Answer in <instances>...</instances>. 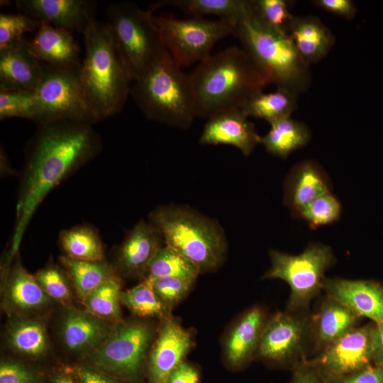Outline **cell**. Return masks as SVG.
Wrapping results in <instances>:
<instances>
[{
  "label": "cell",
  "mask_w": 383,
  "mask_h": 383,
  "mask_svg": "<svg viewBox=\"0 0 383 383\" xmlns=\"http://www.w3.org/2000/svg\"><path fill=\"white\" fill-rule=\"evenodd\" d=\"M101 148L91 124L60 121L39 125L26 161L16 206L10 255L18 250L35 210L46 195Z\"/></svg>",
  "instance_id": "obj_1"
},
{
  "label": "cell",
  "mask_w": 383,
  "mask_h": 383,
  "mask_svg": "<svg viewBox=\"0 0 383 383\" xmlns=\"http://www.w3.org/2000/svg\"><path fill=\"white\" fill-rule=\"evenodd\" d=\"M196 117L242 109L262 91L267 79L243 50L231 46L200 62L189 74Z\"/></svg>",
  "instance_id": "obj_2"
},
{
  "label": "cell",
  "mask_w": 383,
  "mask_h": 383,
  "mask_svg": "<svg viewBox=\"0 0 383 383\" xmlns=\"http://www.w3.org/2000/svg\"><path fill=\"white\" fill-rule=\"evenodd\" d=\"M233 27L234 35L243 50L269 84L296 96L310 87L309 66L302 60L291 36L265 23L255 11L252 0H247Z\"/></svg>",
  "instance_id": "obj_3"
},
{
  "label": "cell",
  "mask_w": 383,
  "mask_h": 383,
  "mask_svg": "<svg viewBox=\"0 0 383 383\" xmlns=\"http://www.w3.org/2000/svg\"><path fill=\"white\" fill-rule=\"evenodd\" d=\"M80 80L99 121L119 113L131 94V81L109 23L95 21L84 33Z\"/></svg>",
  "instance_id": "obj_4"
},
{
  "label": "cell",
  "mask_w": 383,
  "mask_h": 383,
  "mask_svg": "<svg viewBox=\"0 0 383 383\" xmlns=\"http://www.w3.org/2000/svg\"><path fill=\"white\" fill-rule=\"evenodd\" d=\"M137 106L148 118L182 129L195 115L189 74L184 73L165 49L131 90Z\"/></svg>",
  "instance_id": "obj_5"
},
{
  "label": "cell",
  "mask_w": 383,
  "mask_h": 383,
  "mask_svg": "<svg viewBox=\"0 0 383 383\" xmlns=\"http://www.w3.org/2000/svg\"><path fill=\"white\" fill-rule=\"evenodd\" d=\"M150 223L168 245L195 264L200 272L217 268L223 261L226 241L214 221L182 206L158 207L150 215Z\"/></svg>",
  "instance_id": "obj_6"
},
{
  "label": "cell",
  "mask_w": 383,
  "mask_h": 383,
  "mask_svg": "<svg viewBox=\"0 0 383 383\" xmlns=\"http://www.w3.org/2000/svg\"><path fill=\"white\" fill-rule=\"evenodd\" d=\"M109 25L121 60L132 80L140 78L166 49L152 13L131 2L107 8Z\"/></svg>",
  "instance_id": "obj_7"
},
{
  "label": "cell",
  "mask_w": 383,
  "mask_h": 383,
  "mask_svg": "<svg viewBox=\"0 0 383 383\" xmlns=\"http://www.w3.org/2000/svg\"><path fill=\"white\" fill-rule=\"evenodd\" d=\"M270 256L271 267L263 279H279L289 286L287 310L308 311L311 301L322 291L326 270L335 262L332 249L311 243L299 255L271 250Z\"/></svg>",
  "instance_id": "obj_8"
},
{
  "label": "cell",
  "mask_w": 383,
  "mask_h": 383,
  "mask_svg": "<svg viewBox=\"0 0 383 383\" xmlns=\"http://www.w3.org/2000/svg\"><path fill=\"white\" fill-rule=\"evenodd\" d=\"M154 338L153 328L133 320L118 323L110 336L86 355L91 365L116 379L140 383L142 371Z\"/></svg>",
  "instance_id": "obj_9"
},
{
  "label": "cell",
  "mask_w": 383,
  "mask_h": 383,
  "mask_svg": "<svg viewBox=\"0 0 383 383\" xmlns=\"http://www.w3.org/2000/svg\"><path fill=\"white\" fill-rule=\"evenodd\" d=\"M153 21L165 47L181 67L203 61L218 40L234 35L233 23L220 18L159 16H153Z\"/></svg>",
  "instance_id": "obj_10"
},
{
  "label": "cell",
  "mask_w": 383,
  "mask_h": 383,
  "mask_svg": "<svg viewBox=\"0 0 383 383\" xmlns=\"http://www.w3.org/2000/svg\"><path fill=\"white\" fill-rule=\"evenodd\" d=\"M43 77L35 90L40 124L71 121L92 124L99 121L86 99L79 71H66L42 64Z\"/></svg>",
  "instance_id": "obj_11"
},
{
  "label": "cell",
  "mask_w": 383,
  "mask_h": 383,
  "mask_svg": "<svg viewBox=\"0 0 383 383\" xmlns=\"http://www.w3.org/2000/svg\"><path fill=\"white\" fill-rule=\"evenodd\" d=\"M311 313L286 310L267 319L256 354L266 362L293 370L308 359Z\"/></svg>",
  "instance_id": "obj_12"
},
{
  "label": "cell",
  "mask_w": 383,
  "mask_h": 383,
  "mask_svg": "<svg viewBox=\"0 0 383 383\" xmlns=\"http://www.w3.org/2000/svg\"><path fill=\"white\" fill-rule=\"evenodd\" d=\"M373 323L356 327L306 362L325 379L358 372L374 365Z\"/></svg>",
  "instance_id": "obj_13"
},
{
  "label": "cell",
  "mask_w": 383,
  "mask_h": 383,
  "mask_svg": "<svg viewBox=\"0 0 383 383\" xmlns=\"http://www.w3.org/2000/svg\"><path fill=\"white\" fill-rule=\"evenodd\" d=\"M192 345L191 333L170 315L161 326L148 355V383H166Z\"/></svg>",
  "instance_id": "obj_14"
},
{
  "label": "cell",
  "mask_w": 383,
  "mask_h": 383,
  "mask_svg": "<svg viewBox=\"0 0 383 383\" xmlns=\"http://www.w3.org/2000/svg\"><path fill=\"white\" fill-rule=\"evenodd\" d=\"M17 9L41 23L71 33H84L94 23L96 3L89 0H17Z\"/></svg>",
  "instance_id": "obj_15"
},
{
  "label": "cell",
  "mask_w": 383,
  "mask_h": 383,
  "mask_svg": "<svg viewBox=\"0 0 383 383\" xmlns=\"http://www.w3.org/2000/svg\"><path fill=\"white\" fill-rule=\"evenodd\" d=\"M322 291L326 296L348 307L360 318H368L375 324L383 322L382 283L369 279L326 277Z\"/></svg>",
  "instance_id": "obj_16"
},
{
  "label": "cell",
  "mask_w": 383,
  "mask_h": 383,
  "mask_svg": "<svg viewBox=\"0 0 383 383\" xmlns=\"http://www.w3.org/2000/svg\"><path fill=\"white\" fill-rule=\"evenodd\" d=\"M260 137L255 125L248 121L241 109L216 114L205 124L199 143L203 145L225 144L233 145L248 156L259 143Z\"/></svg>",
  "instance_id": "obj_17"
},
{
  "label": "cell",
  "mask_w": 383,
  "mask_h": 383,
  "mask_svg": "<svg viewBox=\"0 0 383 383\" xmlns=\"http://www.w3.org/2000/svg\"><path fill=\"white\" fill-rule=\"evenodd\" d=\"M117 324L103 320L86 310L68 307L62 318L60 336L68 350L86 356L110 336Z\"/></svg>",
  "instance_id": "obj_18"
},
{
  "label": "cell",
  "mask_w": 383,
  "mask_h": 383,
  "mask_svg": "<svg viewBox=\"0 0 383 383\" xmlns=\"http://www.w3.org/2000/svg\"><path fill=\"white\" fill-rule=\"evenodd\" d=\"M330 178L316 161L306 160L296 163L284 182V204L294 218L318 197L331 192Z\"/></svg>",
  "instance_id": "obj_19"
},
{
  "label": "cell",
  "mask_w": 383,
  "mask_h": 383,
  "mask_svg": "<svg viewBox=\"0 0 383 383\" xmlns=\"http://www.w3.org/2000/svg\"><path fill=\"white\" fill-rule=\"evenodd\" d=\"M28 43L39 61L56 69L79 71V50L72 33L42 23Z\"/></svg>",
  "instance_id": "obj_20"
},
{
  "label": "cell",
  "mask_w": 383,
  "mask_h": 383,
  "mask_svg": "<svg viewBox=\"0 0 383 383\" xmlns=\"http://www.w3.org/2000/svg\"><path fill=\"white\" fill-rule=\"evenodd\" d=\"M360 317L338 301L326 296L311 314V347L316 355L357 327Z\"/></svg>",
  "instance_id": "obj_21"
},
{
  "label": "cell",
  "mask_w": 383,
  "mask_h": 383,
  "mask_svg": "<svg viewBox=\"0 0 383 383\" xmlns=\"http://www.w3.org/2000/svg\"><path fill=\"white\" fill-rule=\"evenodd\" d=\"M42 77V64L26 38L0 51V90L35 91Z\"/></svg>",
  "instance_id": "obj_22"
},
{
  "label": "cell",
  "mask_w": 383,
  "mask_h": 383,
  "mask_svg": "<svg viewBox=\"0 0 383 383\" xmlns=\"http://www.w3.org/2000/svg\"><path fill=\"white\" fill-rule=\"evenodd\" d=\"M51 299L19 262L6 272L4 286V306L14 316H24L40 311L50 306Z\"/></svg>",
  "instance_id": "obj_23"
},
{
  "label": "cell",
  "mask_w": 383,
  "mask_h": 383,
  "mask_svg": "<svg viewBox=\"0 0 383 383\" xmlns=\"http://www.w3.org/2000/svg\"><path fill=\"white\" fill-rule=\"evenodd\" d=\"M160 231L150 223L140 220L128 233L119 250L118 267L126 275L148 274L149 265L161 248Z\"/></svg>",
  "instance_id": "obj_24"
},
{
  "label": "cell",
  "mask_w": 383,
  "mask_h": 383,
  "mask_svg": "<svg viewBox=\"0 0 383 383\" xmlns=\"http://www.w3.org/2000/svg\"><path fill=\"white\" fill-rule=\"evenodd\" d=\"M267 319L260 306H254L233 325L225 343L226 360L232 368L242 367L253 357Z\"/></svg>",
  "instance_id": "obj_25"
},
{
  "label": "cell",
  "mask_w": 383,
  "mask_h": 383,
  "mask_svg": "<svg viewBox=\"0 0 383 383\" xmlns=\"http://www.w3.org/2000/svg\"><path fill=\"white\" fill-rule=\"evenodd\" d=\"M289 35L308 66L325 57L335 43L331 31L313 16H295Z\"/></svg>",
  "instance_id": "obj_26"
},
{
  "label": "cell",
  "mask_w": 383,
  "mask_h": 383,
  "mask_svg": "<svg viewBox=\"0 0 383 383\" xmlns=\"http://www.w3.org/2000/svg\"><path fill=\"white\" fill-rule=\"evenodd\" d=\"M7 341L16 353L33 358L46 354L49 339L43 322L24 316H14L7 328Z\"/></svg>",
  "instance_id": "obj_27"
},
{
  "label": "cell",
  "mask_w": 383,
  "mask_h": 383,
  "mask_svg": "<svg viewBox=\"0 0 383 383\" xmlns=\"http://www.w3.org/2000/svg\"><path fill=\"white\" fill-rule=\"evenodd\" d=\"M61 264L82 302L95 289L116 276L115 268L105 261H84L61 257Z\"/></svg>",
  "instance_id": "obj_28"
},
{
  "label": "cell",
  "mask_w": 383,
  "mask_h": 383,
  "mask_svg": "<svg viewBox=\"0 0 383 383\" xmlns=\"http://www.w3.org/2000/svg\"><path fill=\"white\" fill-rule=\"evenodd\" d=\"M268 133L262 137L261 143L270 154L287 158L292 152L305 146L311 139L308 126L291 117L270 125Z\"/></svg>",
  "instance_id": "obj_29"
},
{
  "label": "cell",
  "mask_w": 383,
  "mask_h": 383,
  "mask_svg": "<svg viewBox=\"0 0 383 383\" xmlns=\"http://www.w3.org/2000/svg\"><path fill=\"white\" fill-rule=\"evenodd\" d=\"M296 97L282 88L269 93L261 91L250 99L241 110L248 117L263 119L271 125L291 117L297 107Z\"/></svg>",
  "instance_id": "obj_30"
},
{
  "label": "cell",
  "mask_w": 383,
  "mask_h": 383,
  "mask_svg": "<svg viewBox=\"0 0 383 383\" xmlns=\"http://www.w3.org/2000/svg\"><path fill=\"white\" fill-rule=\"evenodd\" d=\"M60 245L72 259L84 261H104V250L102 242L93 228L75 226L63 231L60 235Z\"/></svg>",
  "instance_id": "obj_31"
},
{
  "label": "cell",
  "mask_w": 383,
  "mask_h": 383,
  "mask_svg": "<svg viewBox=\"0 0 383 383\" xmlns=\"http://www.w3.org/2000/svg\"><path fill=\"white\" fill-rule=\"evenodd\" d=\"M247 0H165L152 4V13L158 8L174 6L190 13L194 16L213 15L231 23L240 16Z\"/></svg>",
  "instance_id": "obj_32"
},
{
  "label": "cell",
  "mask_w": 383,
  "mask_h": 383,
  "mask_svg": "<svg viewBox=\"0 0 383 383\" xmlns=\"http://www.w3.org/2000/svg\"><path fill=\"white\" fill-rule=\"evenodd\" d=\"M121 280L118 275L95 289L83 301L85 310L113 323L122 322Z\"/></svg>",
  "instance_id": "obj_33"
},
{
  "label": "cell",
  "mask_w": 383,
  "mask_h": 383,
  "mask_svg": "<svg viewBox=\"0 0 383 383\" xmlns=\"http://www.w3.org/2000/svg\"><path fill=\"white\" fill-rule=\"evenodd\" d=\"M121 303L139 317L162 320L170 315L155 292L154 278L148 275L136 286L122 292Z\"/></svg>",
  "instance_id": "obj_34"
},
{
  "label": "cell",
  "mask_w": 383,
  "mask_h": 383,
  "mask_svg": "<svg viewBox=\"0 0 383 383\" xmlns=\"http://www.w3.org/2000/svg\"><path fill=\"white\" fill-rule=\"evenodd\" d=\"M200 272L198 267L175 249L161 247L151 261L148 275L154 279L177 277L194 282Z\"/></svg>",
  "instance_id": "obj_35"
},
{
  "label": "cell",
  "mask_w": 383,
  "mask_h": 383,
  "mask_svg": "<svg viewBox=\"0 0 383 383\" xmlns=\"http://www.w3.org/2000/svg\"><path fill=\"white\" fill-rule=\"evenodd\" d=\"M38 104L35 91L0 90V118H24L36 121Z\"/></svg>",
  "instance_id": "obj_36"
},
{
  "label": "cell",
  "mask_w": 383,
  "mask_h": 383,
  "mask_svg": "<svg viewBox=\"0 0 383 383\" xmlns=\"http://www.w3.org/2000/svg\"><path fill=\"white\" fill-rule=\"evenodd\" d=\"M341 212L340 201L330 192L313 200L294 218L304 220L311 229L315 230L338 221Z\"/></svg>",
  "instance_id": "obj_37"
},
{
  "label": "cell",
  "mask_w": 383,
  "mask_h": 383,
  "mask_svg": "<svg viewBox=\"0 0 383 383\" xmlns=\"http://www.w3.org/2000/svg\"><path fill=\"white\" fill-rule=\"evenodd\" d=\"M41 23L23 13L0 14V51L21 42L26 32L36 31Z\"/></svg>",
  "instance_id": "obj_38"
},
{
  "label": "cell",
  "mask_w": 383,
  "mask_h": 383,
  "mask_svg": "<svg viewBox=\"0 0 383 383\" xmlns=\"http://www.w3.org/2000/svg\"><path fill=\"white\" fill-rule=\"evenodd\" d=\"M34 277L51 299L58 301L65 306L71 304L72 294L68 279L57 266L47 265L38 270Z\"/></svg>",
  "instance_id": "obj_39"
},
{
  "label": "cell",
  "mask_w": 383,
  "mask_h": 383,
  "mask_svg": "<svg viewBox=\"0 0 383 383\" xmlns=\"http://www.w3.org/2000/svg\"><path fill=\"white\" fill-rule=\"evenodd\" d=\"M259 17L268 26L289 35L295 16L289 11L286 0H252Z\"/></svg>",
  "instance_id": "obj_40"
},
{
  "label": "cell",
  "mask_w": 383,
  "mask_h": 383,
  "mask_svg": "<svg viewBox=\"0 0 383 383\" xmlns=\"http://www.w3.org/2000/svg\"><path fill=\"white\" fill-rule=\"evenodd\" d=\"M193 281L171 277L154 279L155 292L170 311L189 291Z\"/></svg>",
  "instance_id": "obj_41"
},
{
  "label": "cell",
  "mask_w": 383,
  "mask_h": 383,
  "mask_svg": "<svg viewBox=\"0 0 383 383\" xmlns=\"http://www.w3.org/2000/svg\"><path fill=\"white\" fill-rule=\"evenodd\" d=\"M37 374L16 361H3L0 366V383H38Z\"/></svg>",
  "instance_id": "obj_42"
},
{
  "label": "cell",
  "mask_w": 383,
  "mask_h": 383,
  "mask_svg": "<svg viewBox=\"0 0 383 383\" xmlns=\"http://www.w3.org/2000/svg\"><path fill=\"white\" fill-rule=\"evenodd\" d=\"M326 380L328 383H383V365H373L358 372Z\"/></svg>",
  "instance_id": "obj_43"
},
{
  "label": "cell",
  "mask_w": 383,
  "mask_h": 383,
  "mask_svg": "<svg viewBox=\"0 0 383 383\" xmlns=\"http://www.w3.org/2000/svg\"><path fill=\"white\" fill-rule=\"evenodd\" d=\"M313 2L320 9L347 20L353 19L357 13V7L351 0H315Z\"/></svg>",
  "instance_id": "obj_44"
},
{
  "label": "cell",
  "mask_w": 383,
  "mask_h": 383,
  "mask_svg": "<svg viewBox=\"0 0 383 383\" xmlns=\"http://www.w3.org/2000/svg\"><path fill=\"white\" fill-rule=\"evenodd\" d=\"M72 372L78 383H121L117 379L91 367H77Z\"/></svg>",
  "instance_id": "obj_45"
},
{
  "label": "cell",
  "mask_w": 383,
  "mask_h": 383,
  "mask_svg": "<svg viewBox=\"0 0 383 383\" xmlns=\"http://www.w3.org/2000/svg\"><path fill=\"white\" fill-rule=\"evenodd\" d=\"M288 383H328V382L306 360L292 370V375Z\"/></svg>",
  "instance_id": "obj_46"
},
{
  "label": "cell",
  "mask_w": 383,
  "mask_h": 383,
  "mask_svg": "<svg viewBox=\"0 0 383 383\" xmlns=\"http://www.w3.org/2000/svg\"><path fill=\"white\" fill-rule=\"evenodd\" d=\"M197 369L185 361L182 362L169 375L166 383H199Z\"/></svg>",
  "instance_id": "obj_47"
},
{
  "label": "cell",
  "mask_w": 383,
  "mask_h": 383,
  "mask_svg": "<svg viewBox=\"0 0 383 383\" xmlns=\"http://www.w3.org/2000/svg\"><path fill=\"white\" fill-rule=\"evenodd\" d=\"M372 339L374 352V365H383V322L373 323Z\"/></svg>",
  "instance_id": "obj_48"
},
{
  "label": "cell",
  "mask_w": 383,
  "mask_h": 383,
  "mask_svg": "<svg viewBox=\"0 0 383 383\" xmlns=\"http://www.w3.org/2000/svg\"><path fill=\"white\" fill-rule=\"evenodd\" d=\"M50 383H77V380L71 371L59 370L52 375Z\"/></svg>",
  "instance_id": "obj_49"
}]
</instances>
